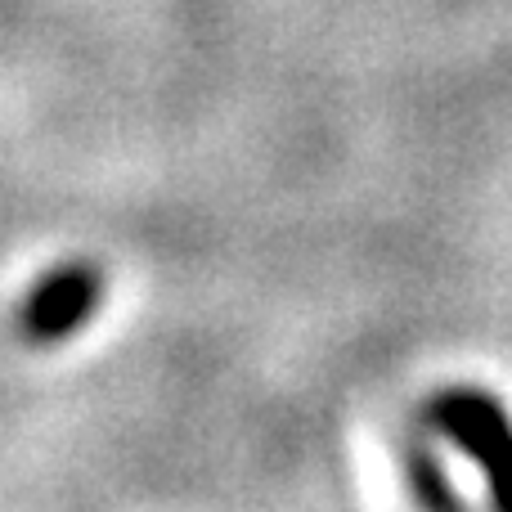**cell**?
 <instances>
[{
	"label": "cell",
	"mask_w": 512,
	"mask_h": 512,
	"mask_svg": "<svg viewBox=\"0 0 512 512\" xmlns=\"http://www.w3.org/2000/svg\"><path fill=\"white\" fill-rule=\"evenodd\" d=\"M104 297V274L86 261L59 265L54 274H45L32 292H27L23 310H18V333L36 346H50L72 337L90 315L99 310Z\"/></svg>",
	"instance_id": "obj_2"
},
{
	"label": "cell",
	"mask_w": 512,
	"mask_h": 512,
	"mask_svg": "<svg viewBox=\"0 0 512 512\" xmlns=\"http://www.w3.org/2000/svg\"><path fill=\"white\" fill-rule=\"evenodd\" d=\"M409 477H414V495L423 499V504H441V508L459 504V490L445 486V481H441V468H436L427 454H418V459L409 463Z\"/></svg>",
	"instance_id": "obj_3"
},
{
	"label": "cell",
	"mask_w": 512,
	"mask_h": 512,
	"mask_svg": "<svg viewBox=\"0 0 512 512\" xmlns=\"http://www.w3.org/2000/svg\"><path fill=\"white\" fill-rule=\"evenodd\" d=\"M432 423L445 441H454L486 472L490 499L512 512V423L499 400L481 391H445L432 405Z\"/></svg>",
	"instance_id": "obj_1"
}]
</instances>
